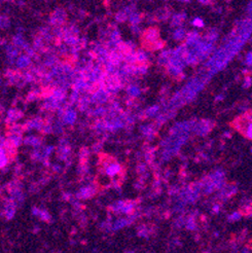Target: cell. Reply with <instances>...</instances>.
I'll return each instance as SVG.
<instances>
[{
  "label": "cell",
  "instance_id": "3957f363",
  "mask_svg": "<svg viewBox=\"0 0 252 253\" xmlns=\"http://www.w3.org/2000/svg\"><path fill=\"white\" fill-rule=\"evenodd\" d=\"M200 1H201L202 3H208V2H209L210 0H200Z\"/></svg>",
  "mask_w": 252,
  "mask_h": 253
},
{
  "label": "cell",
  "instance_id": "6da1fadb",
  "mask_svg": "<svg viewBox=\"0 0 252 253\" xmlns=\"http://www.w3.org/2000/svg\"><path fill=\"white\" fill-rule=\"evenodd\" d=\"M7 164V154L5 149L0 146V168H3Z\"/></svg>",
  "mask_w": 252,
  "mask_h": 253
},
{
  "label": "cell",
  "instance_id": "7a4b0ae2",
  "mask_svg": "<svg viewBox=\"0 0 252 253\" xmlns=\"http://www.w3.org/2000/svg\"><path fill=\"white\" fill-rule=\"evenodd\" d=\"M194 25L197 26V27H202L203 26V21L201 20V19H194Z\"/></svg>",
  "mask_w": 252,
  "mask_h": 253
}]
</instances>
